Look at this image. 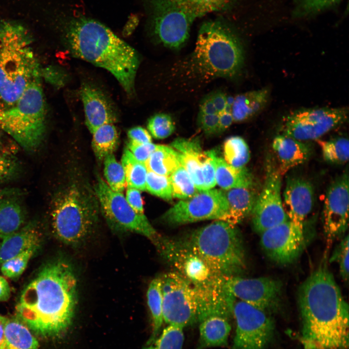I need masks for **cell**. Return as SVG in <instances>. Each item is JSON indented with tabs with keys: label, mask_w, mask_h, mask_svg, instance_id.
I'll return each instance as SVG.
<instances>
[{
	"label": "cell",
	"mask_w": 349,
	"mask_h": 349,
	"mask_svg": "<svg viewBox=\"0 0 349 349\" xmlns=\"http://www.w3.org/2000/svg\"><path fill=\"white\" fill-rule=\"evenodd\" d=\"M78 282L66 260H50L22 291L16 317L36 334L45 338L62 335L70 326L77 303Z\"/></svg>",
	"instance_id": "6da1fadb"
},
{
	"label": "cell",
	"mask_w": 349,
	"mask_h": 349,
	"mask_svg": "<svg viewBox=\"0 0 349 349\" xmlns=\"http://www.w3.org/2000/svg\"><path fill=\"white\" fill-rule=\"evenodd\" d=\"M327 263L299 287L301 341L305 349H346L349 346V305Z\"/></svg>",
	"instance_id": "7a4b0ae2"
},
{
	"label": "cell",
	"mask_w": 349,
	"mask_h": 349,
	"mask_svg": "<svg viewBox=\"0 0 349 349\" xmlns=\"http://www.w3.org/2000/svg\"><path fill=\"white\" fill-rule=\"evenodd\" d=\"M71 54L110 72L129 95L140 60L137 51L100 22L84 16H72L65 31Z\"/></svg>",
	"instance_id": "3957f363"
},
{
	"label": "cell",
	"mask_w": 349,
	"mask_h": 349,
	"mask_svg": "<svg viewBox=\"0 0 349 349\" xmlns=\"http://www.w3.org/2000/svg\"><path fill=\"white\" fill-rule=\"evenodd\" d=\"M156 39L172 49L182 48L194 21L208 13L232 9L239 0H143Z\"/></svg>",
	"instance_id": "277c9868"
},
{
	"label": "cell",
	"mask_w": 349,
	"mask_h": 349,
	"mask_svg": "<svg viewBox=\"0 0 349 349\" xmlns=\"http://www.w3.org/2000/svg\"><path fill=\"white\" fill-rule=\"evenodd\" d=\"M244 60L239 38L225 20L216 19L202 24L191 58L195 72L205 78L233 79L240 73Z\"/></svg>",
	"instance_id": "5b68a950"
},
{
	"label": "cell",
	"mask_w": 349,
	"mask_h": 349,
	"mask_svg": "<svg viewBox=\"0 0 349 349\" xmlns=\"http://www.w3.org/2000/svg\"><path fill=\"white\" fill-rule=\"evenodd\" d=\"M38 62L26 31L19 25L0 27V109L9 107L40 78Z\"/></svg>",
	"instance_id": "8992f818"
},
{
	"label": "cell",
	"mask_w": 349,
	"mask_h": 349,
	"mask_svg": "<svg viewBox=\"0 0 349 349\" xmlns=\"http://www.w3.org/2000/svg\"><path fill=\"white\" fill-rule=\"evenodd\" d=\"M98 202L85 186L73 183L55 197L51 211L53 232L61 241L77 246L92 233L98 219Z\"/></svg>",
	"instance_id": "52a82bcc"
},
{
	"label": "cell",
	"mask_w": 349,
	"mask_h": 349,
	"mask_svg": "<svg viewBox=\"0 0 349 349\" xmlns=\"http://www.w3.org/2000/svg\"><path fill=\"white\" fill-rule=\"evenodd\" d=\"M182 240L220 276H238L246 268L243 241L236 225L215 220Z\"/></svg>",
	"instance_id": "ba28073f"
},
{
	"label": "cell",
	"mask_w": 349,
	"mask_h": 349,
	"mask_svg": "<svg viewBox=\"0 0 349 349\" xmlns=\"http://www.w3.org/2000/svg\"><path fill=\"white\" fill-rule=\"evenodd\" d=\"M0 130L27 151L42 143L46 132V108L40 78L35 79L12 105L0 109Z\"/></svg>",
	"instance_id": "9c48e42d"
},
{
	"label": "cell",
	"mask_w": 349,
	"mask_h": 349,
	"mask_svg": "<svg viewBox=\"0 0 349 349\" xmlns=\"http://www.w3.org/2000/svg\"><path fill=\"white\" fill-rule=\"evenodd\" d=\"M94 191L101 212L112 230L137 233L155 243L159 237L156 230L144 214H138L130 207L123 193L112 190L100 177Z\"/></svg>",
	"instance_id": "30bf717a"
},
{
	"label": "cell",
	"mask_w": 349,
	"mask_h": 349,
	"mask_svg": "<svg viewBox=\"0 0 349 349\" xmlns=\"http://www.w3.org/2000/svg\"><path fill=\"white\" fill-rule=\"evenodd\" d=\"M162 257L193 287L213 284L222 276L217 274L205 261L182 240L160 237L154 243Z\"/></svg>",
	"instance_id": "8fae6325"
},
{
	"label": "cell",
	"mask_w": 349,
	"mask_h": 349,
	"mask_svg": "<svg viewBox=\"0 0 349 349\" xmlns=\"http://www.w3.org/2000/svg\"><path fill=\"white\" fill-rule=\"evenodd\" d=\"M233 316L236 321L232 349H265L271 341L275 325L269 314L235 298Z\"/></svg>",
	"instance_id": "7c38bea8"
},
{
	"label": "cell",
	"mask_w": 349,
	"mask_h": 349,
	"mask_svg": "<svg viewBox=\"0 0 349 349\" xmlns=\"http://www.w3.org/2000/svg\"><path fill=\"white\" fill-rule=\"evenodd\" d=\"M161 279L163 321L183 329L197 322L193 286L175 272L163 275Z\"/></svg>",
	"instance_id": "4fadbf2b"
},
{
	"label": "cell",
	"mask_w": 349,
	"mask_h": 349,
	"mask_svg": "<svg viewBox=\"0 0 349 349\" xmlns=\"http://www.w3.org/2000/svg\"><path fill=\"white\" fill-rule=\"evenodd\" d=\"M348 117L346 108L300 109L287 116L283 134L301 141L317 140L344 123Z\"/></svg>",
	"instance_id": "5bb4252c"
},
{
	"label": "cell",
	"mask_w": 349,
	"mask_h": 349,
	"mask_svg": "<svg viewBox=\"0 0 349 349\" xmlns=\"http://www.w3.org/2000/svg\"><path fill=\"white\" fill-rule=\"evenodd\" d=\"M227 209L222 190L212 189L180 200L163 214L161 219L174 226L208 220L222 221Z\"/></svg>",
	"instance_id": "9a60e30c"
},
{
	"label": "cell",
	"mask_w": 349,
	"mask_h": 349,
	"mask_svg": "<svg viewBox=\"0 0 349 349\" xmlns=\"http://www.w3.org/2000/svg\"><path fill=\"white\" fill-rule=\"evenodd\" d=\"M263 186L252 211L253 227L261 234L289 220L282 196V175L278 167L268 161Z\"/></svg>",
	"instance_id": "2e32d148"
},
{
	"label": "cell",
	"mask_w": 349,
	"mask_h": 349,
	"mask_svg": "<svg viewBox=\"0 0 349 349\" xmlns=\"http://www.w3.org/2000/svg\"><path fill=\"white\" fill-rule=\"evenodd\" d=\"M224 286L236 298L268 314L280 309L283 284L270 277L246 278L239 276H223Z\"/></svg>",
	"instance_id": "e0dca14e"
},
{
	"label": "cell",
	"mask_w": 349,
	"mask_h": 349,
	"mask_svg": "<svg viewBox=\"0 0 349 349\" xmlns=\"http://www.w3.org/2000/svg\"><path fill=\"white\" fill-rule=\"evenodd\" d=\"M349 178L348 168L328 187L324 201L323 226L326 248L343 236L349 225Z\"/></svg>",
	"instance_id": "ac0fdd59"
},
{
	"label": "cell",
	"mask_w": 349,
	"mask_h": 349,
	"mask_svg": "<svg viewBox=\"0 0 349 349\" xmlns=\"http://www.w3.org/2000/svg\"><path fill=\"white\" fill-rule=\"evenodd\" d=\"M303 230L289 220L261 233V246L267 257L276 264H291L305 247Z\"/></svg>",
	"instance_id": "d6986e66"
},
{
	"label": "cell",
	"mask_w": 349,
	"mask_h": 349,
	"mask_svg": "<svg viewBox=\"0 0 349 349\" xmlns=\"http://www.w3.org/2000/svg\"><path fill=\"white\" fill-rule=\"evenodd\" d=\"M314 190L312 183L299 176L287 177L283 195L285 210L288 219L301 228L314 204Z\"/></svg>",
	"instance_id": "ffe728a7"
},
{
	"label": "cell",
	"mask_w": 349,
	"mask_h": 349,
	"mask_svg": "<svg viewBox=\"0 0 349 349\" xmlns=\"http://www.w3.org/2000/svg\"><path fill=\"white\" fill-rule=\"evenodd\" d=\"M193 287L196 294L198 322L213 316L229 320L233 316L235 298L224 286L223 276L211 285Z\"/></svg>",
	"instance_id": "44dd1931"
},
{
	"label": "cell",
	"mask_w": 349,
	"mask_h": 349,
	"mask_svg": "<svg viewBox=\"0 0 349 349\" xmlns=\"http://www.w3.org/2000/svg\"><path fill=\"white\" fill-rule=\"evenodd\" d=\"M80 95L83 105L86 125L92 133L99 127L117 120L115 109L105 94L97 87L85 83Z\"/></svg>",
	"instance_id": "7402d4cb"
},
{
	"label": "cell",
	"mask_w": 349,
	"mask_h": 349,
	"mask_svg": "<svg viewBox=\"0 0 349 349\" xmlns=\"http://www.w3.org/2000/svg\"><path fill=\"white\" fill-rule=\"evenodd\" d=\"M272 146L279 162L277 167L282 175L306 161L312 152L310 145L306 142L284 134L274 138Z\"/></svg>",
	"instance_id": "603a6c76"
},
{
	"label": "cell",
	"mask_w": 349,
	"mask_h": 349,
	"mask_svg": "<svg viewBox=\"0 0 349 349\" xmlns=\"http://www.w3.org/2000/svg\"><path fill=\"white\" fill-rule=\"evenodd\" d=\"M42 234L37 225L30 222L4 238L0 244V265L32 247H39Z\"/></svg>",
	"instance_id": "cb8c5ba5"
},
{
	"label": "cell",
	"mask_w": 349,
	"mask_h": 349,
	"mask_svg": "<svg viewBox=\"0 0 349 349\" xmlns=\"http://www.w3.org/2000/svg\"><path fill=\"white\" fill-rule=\"evenodd\" d=\"M228 209L222 221L236 225L253 210L256 194L252 188H237L222 190Z\"/></svg>",
	"instance_id": "d4e9b609"
},
{
	"label": "cell",
	"mask_w": 349,
	"mask_h": 349,
	"mask_svg": "<svg viewBox=\"0 0 349 349\" xmlns=\"http://www.w3.org/2000/svg\"><path fill=\"white\" fill-rule=\"evenodd\" d=\"M231 330L228 320L210 317L200 322L199 338L196 349L225 347Z\"/></svg>",
	"instance_id": "484cf974"
},
{
	"label": "cell",
	"mask_w": 349,
	"mask_h": 349,
	"mask_svg": "<svg viewBox=\"0 0 349 349\" xmlns=\"http://www.w3.org/2000/svg\"><path fill=\"white\" fill-rule=\"evenodd\" d=\"M216 169V184L224 190L237 188H252V174L245 167L236 168L230 165L222 158L213 152Z\"/></svg>",
	"instance_id": "4316f807"
},
{
	"label": "cell",
	"mask_w": 349,
	"mask_h": 349,
	"mask_svg": "<svg viewBox=\"0 0 349 349\" xmlns=\"http://www.w3.org/2000/svg\"><path fill=\"white\" fill-rule=\"evenodd\" d=\"M269 91L263 88L239 94L234 97L231 109L233 122H241L252 118L266 106Z\"/></svg>",
	"instance_id": "83f0119b"
},
{
	"label": "cell",
	"mask_w": 349,
	"mask_h": 349,
	"mask_svg": "<svg viewBox=\"0 0 349 349\" xmlns=\"http://www.w3.org/2000/svg\"><path fill=\"white\" fill-rule=\"evenodd\" d=\"M22 195L10 197L0 204V244L7 236L23 225L26 213Z\"/></svg>",
	"instance_id": "f1b7e54d"
},
{
	"label": "cell",
	"mask_w": 349,
	"mask_h": 349,
	"mask_svg": "<svg viewBox=\"0 0 349 349\" xmlns=\"http://www.w3.org/2000/svg\"><path fill=\"white\" fill-rule=\"evenodd\" d=\"M3 349H38L39 343L27 326L16 317L7 319Z\"/></svg>",
	"instance_id": "f546056e"
},
{
	"label": "cell",
	"mask_w": 349,
	"mask_h": 349,
	"mask_svg": "<svg viewBox=\"0 0 349 349\" xmlns=\"http://www.w3.org/2000/svg\"><path fill=\"white\" fill-rule=\"evenodd\" d=\"M180 165L178 152L164 145H158L145 162L148 171L165 176H169Z\"/></svg>",
	"instance_id": "4dcf8cb0"
},
{
	"label": "cell",
	"mask_w": 349,
	"mask_h": 349,
	"mask_svg": "<svg viewBox=\"0 0 349 349\" xmlns=\"http://www.w3.org/2000/svg\"><path fill=\"white\" fill-rule=\"evenodd\" d=\"M147 300L153 325L152 334L146 344L148 345L158 337L163 321L161 277H156L150 282L147 291Z\"/></svg>",
	"instance_id": "1f68e13d"
},
{
	"label": "cell",
	"mask_w": 349,
	"mask_h": 349,
	"mask_svg": "<svg viewBox=\"0 0 349 349\" xmlns=\"http://www.w3.org/2000/svg\"><path fill=\"white\" fill-rule=\"evenodd\" d=\"M113 124L102 125L93 133L92 147L96 158L104 159L116 150L119 139L118 131Z\"/></svg>",
	"instance_id": "d6a6232c"
},
{
	"label": "cell",
	"mask_w": 349,
	"mask_h": 349,
	"mask_svg": "<svg viewBox=\"0 0 349 349\" xmlns=\"http://www.w3.org/2000/svg\"><path fill=\"white\" fill-rule=\"evenodd\" d=\"M121 165L124 169L127 188L146 190V180L148 170L145 163L137 160L127 149L124 150Z\"/></svg>",
	"instance_id": "836d02e7"
},
{
	"label": "cell",
	"mask_w": 349,
	"mask_h": 349,
	"mask_svg": "<svg viewBox=\"0 0 349 349\" xmlns=\"http://www.w3.org/2000/svg\"><path fill=\"white\" fill-rule=\"evenodd\" d=\"M323 159L334 164L346 163L349 158V142L347 138L340 136L327 140L317 139Z\"/></svg>",
	"instance_id": "e575fe53"
},
{
	"label": "cell",
	"mask_w": 349,
	"mask_h": 349,
	"mask_svg": "<svg viewBox=\"0 0 349 349\" xmlns=\"http://www.w3.org/2000/svg\"><path fill=\"white\" fill-rule=\"evenodd\" d=\"M224 160L236 168L245 167L249 161L250 153L245 141L238 136L227 139L223 144Z\"/></svg>",
	"instance_id": "d590c367"
},
{
	"label": "cell",
	"mask_w": 349,
	"mask_h": 349,
	"mask_svg": "<svg viewBox=\"0 0 349 349\" xmlns=\"http://www.w3.org/2000/svg\"><path fill=\"white\" fill-rule=\"evenodd\" d=\"M169 176L174 198L186 199L199 191L188 173L181 165Z\"/></svg>",
	"instance_id": "8d00e7d4"
},
{
	"label": "cell",
	"mask_w": 349,
	"mask_h": 349,
	"mask_svg": "<svg viewBox=\"0 0 349 349\" xmlns=\"http://www.w3.org/2000/svg\"><path fill=\"white\" fill-rule=\"evenodd\" d=\"M202 152V149L178 152L180 164L186 170L199 191L205 190L200 159Z\"/></svg>",
	"instance_id": "74e56055"
},
{
	"label": "cell",
	"mask_w": 349,
	"mask_h": 349,
	"mask_svg": "<svg viewBox=\"0 0 349 349\" xmlns=\"http://www.w3.org/2000/svg\"><path fill=\"white\" fill-rule=\"evenodd\" d=\"M183 329L168 325L159 337L142 349H182L184 335Z\"/></svg>",
	"instance_id": "f35d334b"
},
{
	"label": "cell",
	"mask_w": 349,
	"mask_h": 349,
	"mask_svg": "<svg viewBox=\"0 0 349 349\" xmlns=\"http://www.w3.org/2000/svg\"><path fill=\"white\" fill-rule=\"evenodd\" d=\"M104 173L107 184L113 191L123 193L126 181L122 165L115 159L113 153L104 159Z\"/></svg>",
	"instance_id": "ab89813d"
},
{
	"label": "cell",
	"mask_w": 349,
	"mask_h": 349,
	"mask_svg": "<svg viewBox=\"0 0 349 349\" xmlns=\"http://www.w3.org/2000/svg\"><path fill=\"white\" fill-rule=\"evenodd\" d=\"M342 0H294L292 15L295 18H302L319 14L333 8Z\"/></svg>",
	"instance_id": "60d3db41"
},
{
	"label": "cell",
	"mask_w": 349,
	"mask_h": 349,
	"mask_svg": "<svg viewBox=\"0 0 349 349\" xmlns=\"http://www.w3.org/2000/svg\"><path fill=\"white\" fill-rule=\"evenodd\" d=\"M38 248H31L3 262L0 265L2 273L9 278H18L24 271L29 260Z\"/></svg>",
	"instance_id": "b9f144b4"
},
{
	"label": "cell",
	"mask_w": 349,
	"mask_h": 349,
	"mask_svg": "<svg viewBox=\"0 0 349 349\" xmlns=\"http://www.w3.org/2000/svg\"><path fill=\"white\" fill-rule=\"evenodd\" d=\"M147 127L151 135L157 139L169 137L175 129L172 117L166 113H158L152 116L148 120Z\"/></svg>",
	"instance_id": "7bdbcfd3"
},
{
	"label": "cell",
	"mask_w": 349,
	"mask_h": 349,
	"mask_svg": "<svg viewBox=\"0 0 349 349\" xmlns=\"http://www.w3.org/2000/svg\"><path fill=\"white\" fill-rule=\"evenodd\" d=\"M146 190L150 193L166 200H171L173 198L169 176L159 175L148 171Z\"/></svg>",
	"instance_id": "ee69618b"
},
{
	"label": "cell",
	"mask_w": 349,
	"mask_h": 349,
	"mask_svg": "<svg viewBox=\"0 0 349 349\" xmlns=\"http://www.w3.org/2000/svg\"><path fill=\"white\" fill-rule=\"evenodd\" d=\"M349 236L347 235L342 238L329 259L331 263L336 262L338 265L340 275L345 281H348L349 279Z\"/></svg>",
	"instance_id": "f6af8a7d"
},
{
	"label": "cell",
	"mask_w": 349,
	"mask_h": 349,
	"mask_svg": "<svg viewBox=\"0 0 349 349\" xmlns=\"http://www.w3.org/2000/svg\"><path fill=\"white\" fill-rule=\"evenodd\" d=\"M213 152L214 150L203 151L200 155L205 190L212 189L216 185Z\"/></svg>",
	"instance_id": "bcb514c9"
},
{
	"label": "cell",
	"mask_w": 349,
	"mask_h": 349,
	"mask_svg": "<svg viewBox=\"0 0 349 349\" xmlns=\"http://www.w3.org/2000/svg\"><path fill=\"white\" fill-rule=\"evenodd\" d=\"M19 171V164L15 155H0V184L15 178Z\"/></svg>",
	"instance_id": "7dc6e473"
},
{
	"label": "cell",
	"mask_w": 349,
	"mask_h": 349,
	"mask_svg": "<svg viewBox=\"0 0 349 349\" xmlns=\"http://www.w3.org/2000/svg\"><path fill=\"white\" fill-rule=\"evenodd\" d=\"M218 114L198 113L197 125L206 135L211 136L218 133Z\"/></svg>",
	"instance_id": "c3c4849f"
},
{
	"label": "cell",
	"mask_w": 349,
	"mask_h": 349,
	"mask_svg": "<svg viewBox=\"0 0 349 349\" xmlns=\"http://www.w3.org/2000/svg\"><path fill=\"white\" fill-rule=\"evenodd\" d=\"M157 144L152 143L137 144L129 142L127 149L139 161L145 163L151 154L156 149Z\"/></svg>",
	"instance_id": "681fc988"
},
{
	"label": "cell",
	"mask_w": 349,
	"mask_h": 349,
	"mask_svg": "<svg viewBox=\"0 0 349 349\" xmlns=\"http://www.w3.org/2000/svg\"><path fill=\"white\" fill-rule=\"evenodd\" d=\"M125 198L129 205L137 213L144 214L143 200L139 190L127 188Z\"/></svg>",
	"instance_id": "f907efd6"
},
{
	"label": "cell",
	"mask_w": 349,
	"mask_h": 349,
	"mask_svg": "<svg viewBox=\"0 0 349 349\" xmlns=\"http://www.w3.org/2000/svg\"><path fill=\"white\" fill-rule=\"evenodd\" d=\"M129 142L137 144H144L151 143L150 134L145 128L141 127H135L130 129L127 132Z\"/></svg>",
	"instance_id": "816d5d0a"
},
{
	"label": "cell",
	"mask_w": 349,
	"mask_h": 349,
	"mask_svg": "<svg viewBox=\"0 0 349 349\" xmlns=\"http://www.w3.org/2000/svg\"><path fill=\"white\" fill-rule=\"evenodd\" d=\"M218 114L223 111L226 104L227 96L223 92L217 90L208 94Z\"/></svg>",
	"instance_id": "f5cc1de1"
},
{
	"label": "cell",
	"mask_w": 349,
	"mask_h": 349,
	"mask_svg": "<svg viewBox=\"0 0 349 349\" xmlns=\"http://www.w3.org/2000/svg\"><path fill=\"white\" fill-rule=\"evenodd\" d=\"M0 130V155H15L17 152L16 143L6 139Z\"/></svg>",
	"instance_id": "db71d44e"
},
{
	"label": "cell",
	"mask_w": 349,
	"mask_h": 349,
	"mask_svg": "<svg viewBox=\"0 0 349 349\" xmlns=\"http://www.w3.org/2000/svg\"><path fill=\"white\" fill-rule=\"evenodd\" d=\"M219 115L218 133L221 134L226 131L233 122L231 112L225 111L220 112Z\"/></svg>",
	"instance_id": "11a10c76"
},
{
	"label": "cell",
	"mask_w": 349,
	"mask_h": 349,
	"mask_svg": "<svg viewBox=\"0 0 349 349\" xmlns=\"http://www.w3.org/2000/svg\"><path fill=\"white\" fill-rule=\"evenodd\" d=\"M198 112L206 114H218L214 105L208 94L203 97L201 100Z\"/></svg>",
	"instance_id": "9f6ffc18"
},
{
	"label": "cell",
	"mask_w": 349,
	"mask_h": 349,
	"mask_svg": "<svg viewBox=\"0 0 349 349\" xmlns=\"http://www.w3.org/2000/svg\"><path fill=\"white\" fill-rule=\"evenodd\" d=\"M11 295V289L8 281L0 275V301H6Z\"/></svg>",
	"instance_id": "6f0895ef"
},
{
	"label": "cell",
	"mask_w": 349,
	"mask_h": 349,
	"mask_svg": "<svg viewBox=\"0 0 349 349\" xmlns=\"http://www.w3.org/2000/svg\"><path fill=\"white\" fill-rule=\"evenodd\" d=\"M23 192L15 188H0V204L6 199L13 196L22 195Z\"/></svg>",
	"instance_id": "680465c9"
},
{
	"label": "cell",
	"mask_w": 349,
	"mask_h": 349,
	"mask_svg": "<svg viewBox=\"0 0 349 349\" xmlns=\"http://www.w3.org/2000/svg\"><path fill=\"white\" fill-rule=\"evenodd\" d=\"M7 317L0 314V349H3L5 344V329Z\"/></svg>",
	"instance_id": "91938a15"
}]
</instances>
